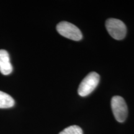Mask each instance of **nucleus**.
<instances>
[{"instance_id": "f03ea898", "label": "nucleus", "mask_w": 134, "mask_h": 134, "mask_svg": "<svg viewBox=\"0 0 134 134\" xmlns=\"http://www.w3.org/2000/svg\"><path fill=\"white\" fill-rule=\"evenodd\" d=\"M105 27L110 36L115 39L122 40L126 36V26L119 19H108L105 22Z\"/></svg>"}, {"instance_id": "0eeeda50", "label": "nucleus", "mask_w": 134, "mask_h": 134, "mask_svg": "<svg viewBox=\"0 0 134 134\" xmlns=\"http://www.w3.org/2000/svg\"><path fill=\"white\" fill-rule=\"evenodd\" d=\"M59 134H83V130L78 125H71L65 129Z\"/></svg>"}, {"instance_id": "423d86ee", "label": "nucleus", "mask_w": 134, "mask_h": 134, "mask_svg": "<svg viewBox=\"0 0 134 134\" xmlns=\"http://www.w3.org/2000/svg\"><path fill=\"white\" fill-rule=\"evenodd\" d=\"M15 101L10 95L0 91V108L6 109L13 107Z\"/></svg>"}, {"instance_id": "f257e3e1", "label": "nucleus", "mask_w": 134, "mask_h": 134, "mask_svg": "<svg viewBox=\"0 0 134 134\" xmlns=\"http://www.w3.org/2000/svg\"><path fill=\"white\" fill-rule=\"evenodd\" d=\"M100 76L96 72H91L85 77L80 83L78 88V94L81 97L88 96L98 85Z\"/></svg>"}, {"instance_id": "20e7f679", "label": "nucleus", "mask_w": 134, "mask_h": 134, "mask_svg": "<svg viewBox=\"0 0 134 134\" xmlns=\"http://www.w3.org/2000/svg\"><path fill=\"white\" fill-rule=\"evenodd\" d=\"M111 108L115 119L119 122H123L126 120L128 115V109L123 98L119 96L113 97L111 99Z\"/></svg>"}, {"instance_id": "39448f33", "label": "nucleus", "mask_w": 134, "mask_h": 134, "mask_svg": "<svg viewBox=\"0 0 134 134\" xmlns=\"http://www.w3.org/2000/svg\"><path fill=\"white\" fill-rule=\"evenodd\" d=\"M13 71L10 62L9 53L4 50H0V72L4 75H8Z\"/></svg>"}, {"instance_id": "7ed1b4c3", "label": "nucleus", "mask_w": 134, "mask_h": 134, "mask_svg": "<svg viewBox=\"0 0 134 134\" xmlns=\"http://www.w3.org/2000/svg\"><path fill=\"white\" fill-rule=\"evenodd\" d=\"M57 31L61 36L75 41H79L83 38L80 30L76 26L66 21H62L57 26Z\"/></svg>"}]
</instances>
